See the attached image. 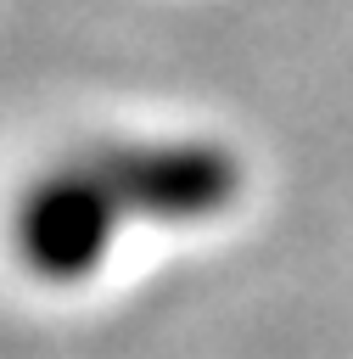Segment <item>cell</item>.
I'll return each instance as SVG.
<instances>
[{
	"label": "cell",
	"mask_w": 353,
	"mask_h": 359,
	"mask_svg": "<svg viewBox=\"0 0 353 359\" xmlns=\"http://www.w3.org/2000/svg\"><path fill=\"white\" fill-rule=\"evenodd\" d=\"M90 168L112 191L118 213L140 219H202L235 196V157L219 146H106L90 151Z\"/></svg>",
	"instance_id": "1"
},
{
	"label": "cell",
	"mask_w": 353,
	"mask_h": 359,
	"mask_svg": "<svg viewBox=\"0 0 353 359\" xmlns=\"http://www.w3.org/2000/svg\"><path fill=\"white\" fill-rule=\"evenodd\" d=\"M118 202L112 191L101 185V174L90 168V157H73L67 168L45 174L22 213H17V241H22V258L50 275V280H78L90 264L106 258L112 247V230H118Z\"/></svg>",
	"instance_id": "2"
}]
</instances>
